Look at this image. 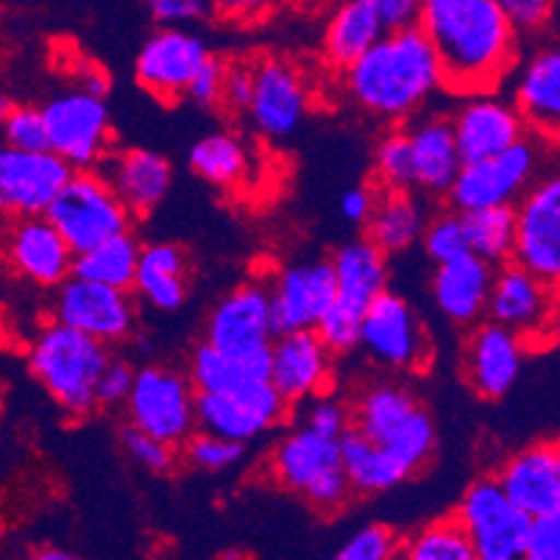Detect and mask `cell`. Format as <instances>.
Returning a JSON list of instances; mask_svg holds the SVG:
<instances>
[{
	"instance_id": "obj_1",
	"label": "cell",
	"mask_w": 560,
	"mask_h": 560,
	"mask_svg": "<svg viewBox=\"0 0 560 560\" xmlns=\"http://www.w3.org/2000/svg\"><path fill=\"white\" fill-rule=\"evenodd\" d=\"M441 68V90L455 98L499 93L522 62V34L497 0H419L416 14Z\"/></svg>"
},
{
	"instance_id": "obj_2",
	"label": "cell",
	"mask_w": 560,
	"mask_h": 560,
	"mask_svg": "<svg viewBox=\"0 0 560 560\" xmlns=\"http://www.w3.org/2000/svg\"><path fill=\"white\" fill-rule=\"evenodd\" d=\"M346 93L365 115L385 124H405L441 93L435 50L419 25L385 32L343 70Z\"/></svg>"
},
{
	"instance_id": "obj_3",
	"label": "cell",
	"mask_w": 560,
	"mask_h": 560,
	"mask_svg": "<svg viewBox=\"0 0 560 560\" xmlns=\"http://www.w3.org/2000/svg\"><path fill=\"white\" fill-rule=\"evenodd\" d=\"M351 427L380 446L410 477L435 455V421L419 396L394 380L371 382L351 405Z\"/></svg>"
},
{
	"instance_id": "obj_4",
	"label": "cell",
	"mask_w": 560,
	"mask_h": 560,
	"mask_svg": "<svg viewBox=\"0 0 560 560\" xmlns=\"http://www.w3.org/2000/svg\"><path fill=\"white\" fill-rule=\"evenodd\" d=\"M109 358V346L54 320L34 338L28 369L68 416L86 419L98 410L95 385Z\"/></svg>"
},
{
	"instance_id": "obj_5",
	"label": "cell",
	"mask_w": 560,
	"mask_h": 560,
	"mask_svg": "<svg viewBox=\"0 0 560 560\" xmlns=\"http://www.w3.org/2000/svg\"><path fill=\"white\" fill-rule=\"evenodd\" d=\"M268 468L279 488L302 497L320 513H338L354 493L340 463L338 438L318 435L304 424L273 446Z\"/></svg>"
},
{
	"instance_id": "obj_6",
	"label": "cell",
	"mask_w": 560,
	"mask_h": 560,
	"mask_svg": "<svg viewBox=\"0 0 560 560\" xmlns=\"http://www.w3.org/2000/svg\"><path fill=\"white\" fill-rule=\"evenodd\" d=\"M549 145L555 142L527 131L491 160L463 162L450 190L444 192L450 210L471 212L499 203H516L518 196L541 176L544 154Z\"/></svg>"
},
{
	"instance_id": "obj_7",
	"label": "cell",
	"mask_w": 560,
	"mask_h": 560,
	"mask_svg": "<svg viewBox=\"0 0 560 560\" xmlns=\"http://www.w3.org/2000/svg\"><path fill=\"white\" fill-rule=\"evenodd\" d=\"M43 215L62 234L73 254L93 248L112 234L129 232L135 221L98 167H81L70 173V179L56 192Z\"/></svg>"
},
{
	"instance_id": "obj_8",
	"label": "cell",
	"mask_w": 560,
	"mask_h": 560,
	"mask_svg": "<svg viewBox=\"0 0 560 560\" xmlns=\"http://www.w3.org/2000/svg\"><path fill=\"white\" fill-rule=\"evenodd\" d=\"M358 349L390 371H424L432 360V340L424 320L390 288L376 293L363 313Z\"/></svg>"
},
{
	"instance_id": "obj_9",
	"label": "cell",
	"mask_w": 560,
	"mask_h": 560,
	"mask_svg": "<svg viewBox=\"0 0 560 560\" xmlns=\"http://www.w3.org/2000/svg\"><path fill=\"white\" fill-rule=\"evenodd\" d=\"M129 424L179 450L196 430V388L190 376L167 365H142L135 371L129 399Z\"/></svg>"
},
{
	"instance_id": "obj_10",
	"label": "cell",
	"mask_w": 560,
	"mask_h": 560,
	"mask_svg": "<svg viewBox=\"0 0 560 560\" xmlns=\"http://www.w3.org/2000/svg\"><path fill=\"white\" fill-rule=\"evenodd\" d=\"M486 315L527 346L541 349L558 324V284L544 282L516 262L499 265L493 268Z\"/></svg>"
},
{
	"instance_id": "obj_11",
	"label": "cell",
	"mask_w": 560,
	"mask_h": 560,
	"mask_svg": "<svg viewBox=\"0 0 560 560\" xmlns=\"http://www.w3.org/2000/svg\"><path fill=\"white\" fill-rule=\"evenodd\" d=\"M48 149L73 171L98 167L112 149V120L106 101L84 90L54 95L43 106Z\"/></svg>"
},
{
	"instance_id": "obj_12",
	"label": "cell",
	"mask_w": 560,
	"mask_h": 560,
	"mask_svg": "<svg viewBox=\"0 0 560 560\" xmlns=\"http://www.w3.org/2000/svg\"><path fill=\"white\" fill-rule=\"evenodd\" d=\"M452 516L466 529L475 560H522L529 516L513 505L497 477H480L463 493Z\"/></svg>"
},
{
	"instance_id": "obj_13",
	"label": "cell",
	"mask_w": 560,
	"mask_h": 560,
	"mask_svg": "<svg viewBox=\"0 0 560 560\" xmlns=\"http://www.w3.org/2000/svg\"><path fill=\"white\" fill-rule=\"evenodd\" d=\"M54 320L106 346L124 343L137 332V304L131 290L81 279L70 273L56 293Z\"/></svg>"
},
{
	"instance_id": "obj_14",
	"label": "cell",
	"mask_w": 560,
	"mask_h": 560,
	"mask_svg": "<svg viewBox=\"0 0 560 560\" xmlns=\"http://www.w3.org/2000/svg\"><path fill=\"white\" fill-rule=\"evenodd\" d=\"M516 207V246L511 262L549 284L560 279V179L538 176L518 196Z\"/></svg>"
},
{
	"instance_id": "obj_15",
	"label": "cell",
	"mask_w": 560,
	"mask_h": 560,
	"mask_svg": "<svg viewBox=\"0 0 560 560\" xmlns=\"http://www.w3.org/2000/svg\"><path fill=\"white\" fill-rule=\"evenodd\" d=\"M288 405L273 390L268 380L254 382L241 394H198L196 390V427L215 435L248 444L262 432L282 424Z\"/></svg>"
},
{
	"instance_id": "obj_16",
	"label": "cell",
	"mask_w": 560,
	"mask_h": 560,
	"mask_svg": "<svg viewBox=\"0 0 560 560\" xmlns=\"http://www.w3.org/2000/svg\"><path fill=\"white\" fill-rule=\"evenodd\" d=\"M70 173L73 167L50 149L23 151L0 142V203L9 218L43 215Z\"/></svg>"
},
{
	"instance_id": "obj_17",
	"label": "cell",
	"mask_w": 560,
	"mask_h": 560,
	"mask_svg": "<svg viewBox=\"0 0 560 560\" xmlns=\"http://www.w3.org/2000/svg\"><path fill=\"white\" fill-rule=\"evenodd\" d=\"M252 73L254 93L246 115L252 117L259 135L268 140H284L296 135L310 109L307 84L299 68L279 56H268V59L252 62Z\"/></svg>"
},
{
	"instance_id": "obj_18",
	"label": "cell",
	"mask_w": 560,
	"mask_h": 560,
	"mask_svg": "<svg viewBox=\"0 0 560 560\" xmlns=\"http://www.w3.org/2000/svg\"><path fill=\"white\" fill-rule=\"evenodd\" d=\"M207 56L210 50L190 28H160L137 56V84L160 104H179L192 73Z\"/></svg>"
},
{
	"instance_id": "obj_19",
	"label": "cell",
	"mask_w": 560,
	"mask_h": 560,
	"mask_svg": "<svg viewBox=\"0 0 560 560\" xmlns=\"http://www.w3.org/2000/svg\"><path fill=\"white\" fill-rule=\"evenodd\" d=\"M271 304H268V284L262 282H246L234 288L207 318L203 343L215 346L232 358H248V354L271 349Z\"/></svg>"
},
{
	"instance_id": "obj_20",
	"label": "cell",
	"mask_w": 560,
	"mask_h": 560,
	"mask_svg": "<svg viewBox=\"0 0 560 560\" xmlns=\"http://www.w3.org/2000/svg\"><path fill=\"white\" fill-rule=\"evenodd\" d=\"M335 302V271L329 259L296 262L268 284L273 335L313 329Z\"/></svg>"
},
{
	"instance_id": "obj_21",
	"label": "cell",
	"mask_w": 560,
	"mask_h": 560,
	"mask_svg": "<svg viewBox=\"0 0 560 560\" xmlns=\"http://www.w3.org/2000/svg\"><path fill=\"white\" fill-rule=\"evenodd\" d=\"M332 380V354L315 329H293L273 335L268 382L284 405H304L313 396L324 394Z\"/></svg>"
},
{
	"instance_id": "obj_22",
	"label": "cell",
	"mask_w": 560,
	"mask_h": 560,
	"mask_svg": "<svg viewBox=\"0 0 560 560\" xmlns=\"http://www.w3.org/2000/svg\"><path fill=\"white\" fill-rule=\"evenodd\" d=\"M524 358H527V343L511 329L499 327L493 320L475 324L463 354L468 388L486 401L505 399L522 376Z\"/></svg>"
},
{
	"instance_id": "obj_23",
	"label": "cell",
	"mask_w": 560,
	"mask_h": 560,
	"mask_svg": "<svg viewBox=\"0 0 560 560\" xmlns=\"http://www.w3.org/2000/svg\"><path fill=\"white\" fill-rule=\"evenodd\" d=\"M450 120L463 162L491 160L513 145L518 137L527 135V126L516 106L499 93L468 95Z\"/></svg>"
},
{
	"instance_id": "obj_24",
	"label": "cell",
	"mask_w": 560,
	"mask_h": 560,
	"mask_svg": "<svg viewBox=\"0 0 560 560\" xmlns=\"http://www.w3.org/2000/svg\"><path fill=\"white\" fill-rule=\"evenodd\" d=\"M497 482L527 516L560 511V446L536 441L513 452L497 471Z\"/></svg>"
},
{
	"instance_id": "obj_25",
	"label": "cell",
	"mask_w": 560,
	"mask_h": 560,
	"mask_svg": "<svg viewBox=\"0 0 560 560\" xmlns=\"http://www.w3.org/2000/svg\"><path fill=\"white\" fill-rule=\"evenodd\" d=\"M9 265L39 288H59L73 273V248L45 215L20 218L7 241Z\"/></svg>"
},
{
	"instance_id": "obj_26",
	"label": "cell",
	"mask_w": 560,
	"mask_h": 560,
	"mask_svg": "<svg viewBox=\"0 0 560 560\" xmlns=\"http://www.w3.org/2000/svg\"><path fill=\"white\" fill-rule=\"evenodd\" d=\"M98 171L104 173L112 190L131 212V218H149L165 201L173 185L171 162L149 149L106 154Z\"/></svg>"
},
{
	"instance_id": "obj_27",
	"label": "cell",
	"mask_w": 560,
	"mask_h": 560,
	"mask_svg": "<svg viewBox=\"0 0 560 560\" xmlns=\"http://www.w3.org/2000/svg\"><path fill=\"white\" fill-rule=\"evenodd\" d=\"M516 112L522 115L529 135L558 142L560 131V50L555 45H541L518 62Z\"/></svg>"
},
{
	"instance_id": "obj_28",
	"label": "cell",
	"mask_w": 560,
	"mask_h": 560,
	"mask_svg": "<svg viewBox=\"0 0 560 560\" xmlns=\"http://www.w3.org/2000/svg\"><path fill=\"white\" fill-rule=\"evenodd\" d=\"M493 265L477 254L463 252L457 257L438 262L432 277V299L455 327H475L486 315L488 293H491Z\"/></svg>"
},
{
	"instance_id": "obj_29",
	"label": "cell",
	"mask_w": 560,
	"mask_h": 560,
	"mask_svg": "<svg viewBox=\"0 0 560 560\" xmlns=\"http://www.w3.org/2000/svg\"><path fill=\"white\" fill-rule=\"evenodd\" d=\"M335 271V302L360 315L369 310L376 293L388 288V257L369 241H351L329 259Z\"/></svg>"
},
{
	"instance_id": "obj_30",
	"label": "cell",
	"mask_w": 560,
	"mask_h": 560,
	"mask_svg": "<svg viewBox=\"0 0 560 560\" xmlns=\"http://www.w3.org/2000/svg\"><path fill=\"white\" fill-rule=\"evenodd\" d=\"M131 290H137V296L162 313L179 310L190 290V257L185 248L176 243L142 246Z\"/></svg>"
},
{
	"instance_id": "obj_31",
	"label": "cell",
	"mask_w": 560,
	"mask_h": 560,
	"mask_svg": "<svg viewBox=\"0 0 560 560\" xmlns=\"http://www.w3.org/2000/svg\"><path fill=\"white\" fill-rule=\"evenodd\" d=\"M407 135H410L419 190L430 196H444L463 165L452 120L446 115H427L412 129H407Z\"/></svg>"
},
{
	"instance_id": "obj_32",
	"label": "cell",
	"mask_w": 560,
	"mask_h": 560,
	"mask_svg": "<svg viewBox=\"0 0 560 560\" xmlns=\"http://www.w3.org/2000/svg\"><path fill=\"white\" fill-rule=\"evenodd\" d=\"M424 223V203L412 196V190H385L376 196L365 221V241L374 243L385 257H396L421 241Z\"/></svg>"
},
{
	"instance_id": "obj_33",
	"label": "cell",
	"mask_w": 560,
	"mask_h": 560,
	"mask_svg": "<svg viewBox=\"0 0 560 560\" xmlns=\"http://www.w3.org/2000/svg\"><path fill=\"white\" fill-rule=\"evenodd\" d=\"M385 34V25L365 0H335L324 28V59L343 73Z\"/></svg>"
},
{
	"instance_id": "obj_34",
	"label": "cell",
	"mask_w": 560,
	"mask_h": 560,
	"mask_svg": "<svg viewBox=\"0 0 560 560\" xmlns=\"http://www.w3.org/2000/svg\"><path fill=\"white\" fill-rule=\"evenodd\" d=\"M268 365H271V349L248 358H232L215 346L201 343L192 351L187 376L198 394H241L254 382L268 380Z\"/></svg>"
},
{
	"instance_id": "obj_35",
	"label": "cell",
	"mask_w": 560,
	"mask_h": 560,
	"mask_svg": "<svg viewBox=\"0 0 560 560\" xmlns=\"http://www.w3.org/2000/svg\"><path fill=\"white\" fill-rule=\"evenodd\" d=\"M190 167L203 182H210L221 190H232L248 179L252 156H248L246 142L241 137L232 135V131H215V135L201 137L192 145Z\"/></svg>"
},
{
	"instance_id": "obj_36",
	"label": "cell",
	"mask_w": 560,
	"mask_h": 560,
	"mask_svg": "<svg viewBox=\"0 0 560 560\" xmlns=\"http://www.w3.org/2000/svg\"><path fill=\"white\" fill-rule=\"evenodd\" d=\"M140 248V241L131 234V229L129 232L112 234L106 241L95 243L93 248L75 254L73 277L93 279V282L109 284V288L131 290Z\"/></svg>"
},
{
	"instance_id": "obj_37",
	"label": "cell",
	"mask_w": 560,
	"mask_h": 560,
	"mask_svg": "<svg viewBox=\"0 0 560 560\" xmlns=\"http://www.w3.org/2000/svg\"><path fill=\"white\" fill-rule=\"evenodd\" d=\"M460 215L468 252L486 259L493 268L511 262L513 246H516V207L513 203L460 212Z\"/></svg>"
},
{
	"instance_id": "obj_38",
	"label": "cell",
	"mask_w": 560,
	"mask_h": 560,
	"mask_svg": "<svg viewBox=\"0 0 560 560\" xmlns=\"http://www.w3.org/2000/svg\"><path fill=\"white\" fill-rule=\"evenodd\" d=\"M396 558L405 560H475V549L466 529L455 516L435 518L416 529L407 541H399Z\"/></svg>"
},
{
	"instance_id": "obj_39",
	"label": "cell",
	"mask_w": 560,
	"mask_h": 560,
	"mask_svg": "<svg viewBox=\"0 0 560 560\" xmlns=\"http://www.w3.org/2000/svg\"><path fill=\"white\" fill-rule=\"evenodd\" d=\"M374 171L385 190H419L407 129L396 126V129H390L388 135L382 137L374 151Z\"/></svg>"
},
{
	"instance_id": "obj_40",
	"label": "cell",
	"mask_w": 560,
	"mask_h": 560,
	"mask_svg": "<svg viewBox=\"0 0 560 560\" xmlns=\"http://www.w3.org/2000/svg\"><path fill=\"white\" fill-rule=\"evenodd\" d=\"M243 452L246 444H237V441H229V438L215 435V432L207 430H192L187 435V441L182 444V455L198 471H207V475H218V471H226V468L237 466L243 460Z\"/></svg>"
},
{
	"instance_id": "obj_41",
	"label": "cell",
	"mask_w": 560,
	"mask_h": 560,
	"mask_svg": "<svg viewBox=\"0 0 560 560\" xmlns=\"http://www.w3.org/2000/svg\"><path fill=\"white\" fill-rule=\"evenodd\" d=\"M419 243L424 246L427 257H430L435 265L446 262V259L468 252L460 212L446 210V212H438V215L427 218L424 232H421Z\"/></svg>"
},
{
	"instance_id": "obj_42",
	"label": "cell",
	"mask_w": 560,
	"mask_h": 560,
	"mask_svg": "<svg viewBox=\"0 0 560 560\" xmlns=\"http://www.w3.org/2000/svg\"><path fill=\"white\" fill-rule=\"evenodd\" d=\"M120 444H124L126 455H129L137 466L151 471V475H171L173 468H176V460H179L176 446L165 444L160 438L137 430V427L131 424L126 427L124 435H120Z\"/></svg>"
},
{
	"instance_id": "obj_43",
	"label": "cell",
	"mask_w": 560,
	"mask_h": 560,
	"mask_svg": "<svg viewBox=\"0 0 560 560\" xmlns=\"http://www.w3.org/2000/svg\"><path fill=\"white\" fill-rule=\"evenodd\" d=\"M0 140L23 151H45L48 135H45L43 112L37 106H12L9 115L0 120Z\"/></svg>"
},
{
	"instance_id": "obj_44",
	"label": "cell",
	"mask_w": 560,
	"mask_h": 560,
	"mask_svg": "<svg viewBox=\"0 0 560 560\" xmlns=\"http://www.w3.org/2000/svg\"><path fill=\"white\" fill-rule=\"evenodd\" d=\"M399 552V538L388 524H365L358 529L343 549L338 552V560H390Z\"/></svg>"
},
{
	"instance_id": "obj_45",
	"label": "cell",
	"mask_w": 560,
	"mask_h": 560,
	"mask_svg": "<svg viewBox=\"0 0 560 560\" xmlns=\"http://www.w3.org/2000/svg\"><path fill=\"white\" fill-rule=\"evenodd\" d=\"M560 558V511L529 516L524 533V560H558Z\"/></svg>"
},
{
	"instance_id": "obj_46",
	"label": "cell",
	"mask_w": 560,
	"mask_h": 560,
	"mask_svg": "<svg viewBox=\"0 0 560 560\" xmlns=\"http://www.w3.org/2000/svg\"><path fill=\"white\" fill-rule=\"evenodd\" d=\"M497 3L522 37L524 34L536 37V34L547 32L555 9H558V0H497Z\"/></svg>"
},
{
	"instance_id": "obj_47",
	"label": "cell",
	"mask_w": 560,
	"mask_h": 560,
	"mask_svg": "<svg viewBox=\"0 0 560 560\" xmlns=\"http://www.w3.org/2000/svg\"><path fill=\"white\" fill-rule=\"evenodd\" d=\"M160 28H190L210 18V0H145Z\"/></svg>"
},
{
	"instance_id": "obj_48",
	"label": "cell",
	"mask_w": 560,
	"mask_h": 560,
	"mask_svg": "<svg viewBox=\"0 0 560 560\" xmlns=\"http://www.w3.org/2000/svg\"><path fill=\"white\" fill-rule=\"evenodd\" d=\"M223 75H226V62L221 56H207L198 70L192 73L190 84L185 90V98L190 104L201 106V109H215L221 104V90H223Z\"/></svg>"
},
{
	"instance_id": "obj_49",
	"label": "cell",
	"mask_w": 560,
	"mask_h": 560,
	"mask_svg": "<svg viewBox=\"0 0 560 560\" xmlns=\"http://www.w3.org/2000/svg\"><path fill=\"white\" fill-rule=\"evenodd\" d=\"M307 419H304V427H310L318 435L327 438H340L351 424V407L346 401L335 399V396H313L307 399Z\"/></svg>"
},
{
	"instance_id": "obj_50",
	"label": "cell",
	"mask_w": 560,
	"mask_h": 560,
	"mask_svg": "<svg viewBox=\"0 0 560 560\" xmlns=\"http://www.w3.org/2000/svg\"><path fill=\"white\" fill-rule=\"evenodd\" d=\"M135 365L126 363V360L109 358L106 369L101 371L98 385H95V405L101 410H117L124 407L129 399L131 382H135Z\"/></svg>"
},
{
	"instance_id": "obj_51",
	"label": "cell",
	"mask_w": 560,
	"mask_h": 560,
	"mask_svg": "<svg viewBox=\"0 0 560 560\" xmlns=\"http://www.w3.org/2000/svg\"><path fill=\"white\" fill-rule=\"evenodd\" d=\"M254 93V73L252 62H237L226 65V75H223V90H221V104L226 112L234 115H246L248 104H252Z\"/></svg>"
},
{
	"instance_id": "obj_52",
	"label": "cell",
	"mask_w": 560,
	"mask_h": 560,
	"mask_svg": "<svg viewBox=\"0 0 560 560\" xmlns=\"http://www.w3.org/2000/svg\"><path fill=\"white\" fill-rule=\"evenodd\" d=\"M282 3L284 0H210V9L215 18L226 20V23L252 25L271 18Z\"/></svg>"
},
{
	"instance_id": "obj_53",
	"label": "cell",
	"mask_w": 560,
	"mask_h": 560,
	"mask_svg": "<svg viewBox=\"0 0 560 560\" xmlns=\"http://www.w3.org/2000/svg\"><path fill=\"white\" fill-rule=\"evenodd\" d=\"M365 3L382 20L385 32H394V28H401V25L416 23V14H419V0H365Z\"/></svg>"
},
{
	"instance_id": "obj_54",
	"label": "cell",
	"mask_w": 560,
	"mask_h": 560,
	"mask_svg": "<svg viewBox=\"0 0 560 560\" xmlns=\"http://www.w3.org/2000/svg\"><path fill=\"white\" fill-rule=\"evenodd\" d=\"M374 201L376 192L371 190V187H354V190H349L340 198V212H343L346 221L365 223L369 221L371 210H374Z\"/></svg>"
},
{
	"instance_id": "obj_55",
	"label": "cell",
	"mask_w": 560,
	"mask_h": 560,
	"mask_svg": "<svg viewBox=\"0 0 560 560\" xmlns=\"http://www.w3.org/2000/svg\"><path fill=\"white\" fill-rule=\"evenodd\" d=\"M288 3H290V7L304 9V12H315V9L329 7V3H335V0H288Z\"/></svg>"
},
{
	"instance_id": "obj_56",
	"label": "cell",
	"mask_w": 560,
	"mask_h": 560,
	"mask_svg": "<svg viewBox=\"0 0 560 560\" xmlns=\"http://www.w3.org/2000/svg\"><path fill=\"white\" fill-rule=\"evenodd\" d=\"M37 555L39 560H73V552H65V549H39Z\"/></svg>"
},
{
	"instance_id": "obj_57",
	"label": "cell",
	"mask_w": 560,
	"mask_h": 560,
	"mask_svg": "<svg viewBox=\"0 0 560 560\" xmlns=\"http://www.w3.org/2000/svg\"><path fill=\"white\" fill-rule=\"evenodd\" d=\"M12 106H14V101L9 98V95L3 93V90H0V120H3V117L9 115V109H12Z\"/></svg>"
},
{
	"instance_id": "obj_58",
	"label": "cell",
	"mask_w": 560,
	"mask_h": 560,
	"mask_svg": "<svg viewBox=\"0 0 560 560\" xmlns=\"http://www.w3.org/2000/svg\"><path fill=\"white\" fill-rule=\"evenodd\" d=\"M7 221H9V212H7V207L0 203V223H7Z\"/></svg>"
}]
</instances>
